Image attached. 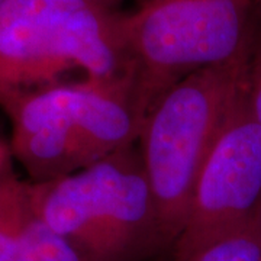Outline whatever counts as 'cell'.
<instances>
[{
    "label": "cell",
    "mask_w": 261,
    "mask_h": 261,
    "mask_svg": "<svg viewBox=\"0 0 261 261\" xmlns=\"http://www.w3.org/2000/svg\"><path fill=\"white\" fill-rule=\"evenodd\" d=\"M0 109L12 123V157L32 183L70 176L129 147L144 123L129 80L86 79L5 94Z\"/></svg>",
    "instance_id": "cell-1"
},
{
    "label": "cell",
    "mask_w": 261,
    "mask_h": 261,
    "mask_svg": "<svg viewBox=\"0 0 261 261\" xmlns=\"http://www.w3.org/2000/svg\"><path fill=\"white\" fill-rule=\"evenodd\" d=\"M250 57L186 75L160 96L142 123L141 159L167 258L186 224L200 170L245 92Z\"/></svg>",
    "instance_id": "cell-2"
},
{
    "label": "cell",
    "mask_w": 261,
    "mask_h": 261,
    "mask_svg": "<svg viewBox=\"0 0 261 261\" xmlns=\"http://www.w3.org/2000/svg\"><path fill=\"white\" fill-rule=\"evenodd\" d=\"M35 214L82 261L166 255L140 151L125 147L65 177L29 183Z\"/></svg>",
    "instance_id": "cell-3"
},
{
    "label": "cell",
    "mask_w": 261,
    "mask_h": 261,
    "mask_svg": "<svg viewBox=\"0 0 261 261\" xmlns=\"http://www.w3.org/2000/svg\"><path fill=\"white\" fill-rule=\"evenodd\" d=\"M121 25L144 121L173 84L254 48L252 0H149Z\"/></svg>",
    "instance_id": "cell-4"
},
{
    "label": "cell",
    "mask_w": 261,
    "mask_h": 261,
    "mask_svg": "<svg viewBox=\"0 0 261 261\" xmlns=\"http://www.w3.org/2000/svg\"><path fill=\"white\" fill-rule=\"evenodd\" d=\"M260 211L261 125L244 92L200 170L186 224L167 261L185 258Z\"/></svg>",
    "instance_id": "cell-5"
},
{
    "label": "cell",
    "mask_w": 261,
    "mask_h": 261,
    "mask_svg": "<svg viewBox=\"0 0 261 261\" xmlns=\"http://www.w3.org/2000/svg\"><path fill=\"white\" fill-rule=\"evenodd\" d=\"M87 0H3L0 97L57 84L73 64L77 18Z\"/></svg>",
    "instance_id": "cell-6"
},
{
    "label": "cell",
    "mask_w": 261,
    "mask_h": 261,
    "mask_svg": "<svg viewBox=\"0 0 261 261\" xmlns=\"http://www.w3.org/2000/svg\"><path fill=\"white\" fill-rule=\"evenodd\" d=\"M28 186L12 170L0 176V261H18L20 235L34 212Z\"/></svg>",
    "instance_id": "cell-7"
},
{
    "label": "cell",
    "mask_w": 261,
    "mask_h": 261,
    "mask_svg": "<svg viewBox=\"0 0 261 261\" xmlns=\"http://www.w3.org/2000/svg\"><path fill=\"white\" fill-rule=\"evenodd\" d=\"M176 261H261V211Z\"/></svg>",
    "instance_id": "cell-8"
},
{
    "label": "cell",
    "mask_w": 261,
    "mask_h": 261,
    "mask_svg": "<svg viewBox=\"0 0 261 261\" xmlns=\"http://www.w3.org/2000/svg\"><path fill=\"white\" fill-rule=\"evenodd\" d=\"M18 261H82V258L70 243L34 211L20 235Z\"/></svg>",
    "instance_id": "cell-9"
},
{
    "label": "cell",
    "mask_w": 261,
    "mask_h": 261,
    "mask_svg": "<svg viewBox=\"0 0 261 261\" xmlns=\"http://www.w3.org/2000/svg\"><path fill=\"white\" fill-rule=\"evenodd\" d=\"M245 96L254 118L261 125V51L257 53L254 48L248 64Z\"/></svg>",
    "instance_id": "cell-10"
},
{
    "label": "cell",
    "mask_w": 261,
    "mask_h": 261,
    "mask_svg": "<svg viewBox=\"0 0 261 261\" xmlns=\"http://www.w3.org/2000/svg\"><path fill=\"white\" fill-rule=\"evenodd\" d=\"M12 152L10 147L0 142V176L12 170Z\"/></svg>",
    "instance_id": "cell-11"
},
{
    "label": "cell",
    "mask_w": 261,
    "mask_h": 261,
    "mask_svg": "<svg viewBox=\"0 0 261 261\" xmlns=\"http://www.w3.org/2000/svg\"><path fill=\"white\" fill-rule=\"evenodd\" d=\"M87 2L99 6V8H103V9L112 10L113 6H116L121 0H87Z\"/></svg>",
    "instance_id": "cell-12"
},
{
    "label": "cell",
    "mask_w": 261,
    "mask_h": 261,
    "mask_svg": "<svg viewBox=\"0 0 261 261\" xmlns=\"http://www.w3.org/2000/svg\"><path fill=\"white\" fill-rule=\"evenodd\" d=\"M2 2H3V0H0V5H2Z\"/></svg>",
    "instance_id": "cell-13"
}]
</instances>
